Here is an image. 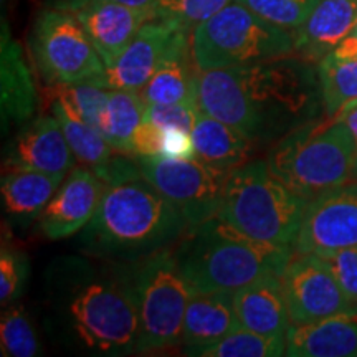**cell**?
Returning <instances> with one entry per match:
<instances>
[{
  "mask_svg": "<svg viewBox=\"0 0 357 357\" xmlns=\"http://www.w3.org/2000/svg\"><path fill=\"white\" fill-rule=\"evenodd\" d=\"M75 154L53 114H43L22 128L8 147L7 171H35L66 177Z\"/></svg>",
  "mask_w": 357,
  "mask_h": 357,
  "instance_id": "16",
  "label": "cell"
},
{
  "mask_svg": "<svg viewBox=\"0 0 357 357\" xmlns=\"http://www.w3.org/2000/svg\"><path fill=\"white\" fill-rule=\"evenodd\" d=\"M0 354L7 357H33L40 352V341L35 328L20 305L3 307L0 319Z\"/></svg>",
  "mask_w": 357,
  "mask_h": 357,
  "instance_id": "29",
  "label": "cell"
},
{
  "mask_svg": "<svg viewBox=\"0 0 357 357\" xmlns=\"http://www.w3.org/2000/svg\"><path fill=\"white\" fill-rule=\"evenodd\" d=\"M306 205L273 176L266 159H255L229 174L218 217L261 242L293 247Z\"/></svg>",
  "mask_w": 357,
  "mask_h": 357,
  "instance_id": "6",
  "label": "cell"
},
{
  "mask_svg": "<svg viewBox=\"0 0 357 357\" xmlns=\"http://www.w3.org/2000/svg\"><path fill=\"white\" fill-rule=\"evenodd\" d=\"M162 155L174 159H192L195 158V146L192 132L181 128L164 129Z\"/></svg>",
  "mask_w": 357,
  "mask_h": 357,
  "instance_id": "37",
  "label": "cell"
},
{
  "mask_svg": "<svg viewBox=\"0 0 357 357\" xmlns=\"http://www.w3.org/2000/svg\"><path fill=\"white\" fill-rule=\"evenodd\" d=\"M357 245V181L307 200L294 253H329Z\"/></svg>",
  "mask_w": 357,
  "mask_h": 357,
  "instance_id": "13",
  "label": "cell"
},
{
  "mask_svg": "<svg viewBox=\"0 0 357 357\" xmlns=\"http://www.w3.org/2000/svg\"><path fill=\"white\" fill-rule=\"evenodd\" d=\"M280 29L294 32L319 0H236Z\"/></svg>",
  "mask_w": 357,
  "mask_h": 357,
  "instance_id": "31",
  "label": "cell"
},
{
  "mask_svg": "<svg viewBox=\"0 0 357 357\" xmlns=\"http://www.w3.org/2000/svg\"><path fill=\"white\" fill-rule=\"evenodd\" d=\"M291 56L235 66L252 116V139L258 147L278 142L314 121L321 101L318 73L314 78L307 61Z\"/></svg>",
  "mask_w": 357,
  "mask_h": 357,
  "instance_id": "5",
  "label": "cell"
},
{
  "mask_svg": "<svg viewBox=\"0 0 357 357\" xmlns=\"http://www.w3.org/2000/svg\"><path fill=\"white\" fill-rule=\"evenodd\" d=\"M70 12L82 24L106 66L121 55L141 26L155 17L153 7H131L109 0H88Z\"/></svg>",
  "mask_w": 357,
  "mask_h": 357,
  "instance_id": "15",
  "label": "cell"
},
{
  "mask_svg": "<svg viewBox=\"0 0 357 357\" xmlns=\"http://www.w3.org/2000/svg\"><path fill=\"white\" fill-rule=\"evenodd\" d=\"M339 119H341V121L344 123L347 128H349V131L352 132V136H354V141L357 144V108L349 111V113H346L342 118H339Z\"/></svg>",
  "mask_w": 357,
  "mask_h": 357,
  "instance_id": "40",
  "label": "cell"
},
{
  "mask_svg": "<svg viewBox=\"0 0 357 357\" xmlns=\"http://www.w3.org/2000/svg\"><path fill=\"white\" fill-rule=\"evenodd\" d=\"M316 255V253H314ZM326 265L331 268L339 287L349 301L351 312L357 318V245L356 247L321 253Z\"/></svg>",
  "mask_w": 357,
  "mask_h": 357,
  "instance_id": "34",
  "label": "cell"
},
{
  "mask_svg": "<svg viewBox=\"0 0 357 357\" xmlns=\"http://www.w3.org/2000/svg\"><path fill=\"white\" fill-rule=\"evenodd\" d=\"M105 184L91 169L73 167L53 195L38 227L43 236L61 240L83 230L100 207Z\"/></svg>",
  "mask_w": 357,
  "mask_h": 357,
  "instance_id": "14",
  "label": "cell"
},
{
  "mask_svg": "<svg viewBox=\"0 0 357 357\" xmlns=\"http://www.w3.org/2000/svg\"><path fill=\"white\" fill-rule=\"evenodd\" d=\"M189 38L190 30L178 22L154 17L141 26L121 55L91 83L106 89L139 91L167 56Z\"/></svg>",
  "mask_w": 357,
  "mask_h": 357,
  "instance_id": "12",
  "label": "cell"
},
{
  "mask_svg": "<svg viewBox=\"0 0 357 357\" xmlns=\"http://www.w3.org/2000/svg\"><path fill=\"white\" fill-rule=\"evenodd\" d=\"M357 22V0H319L293 32L294 55L318 65L347 38Z\"/></svg>",
  "mask_w": 357,
  "mask_h": 357,
  "instance_id": "18",
  "label": "cell"
},
{
  "mask_svg": "<svg viewBox=\"0 0 357 357\" xmlns=\"http://www.w3.org/2000/svg\"><path fill=\"white\" fill-rule=\"evenodd\" d=\"M238 328L234 291L194 293L187 305L182 326V354L213 344Z\"/></svg>",
  "mask_w": 357,
  "mask_h": 357,
  "instance_id": "20",
  "label": "cell"
},
{
  "mask_svg": "<svg viewBox=\"0 0 357 357\" xmlns=\"http://www.w3.org/2000/svg\"><path fill=\"white\" fill-rule=\"evenodd\" d=\"M336 58H354L357 56V22L352 29V32L347 35V38L331 53Z\"/></svg>",
  "mask_w": 357,
  "mask_h": 357,
  "instance_id": "39",
  "label": "cell"
},
{
  "mask_svg": "<svg viewBox=\"0 0 357 357\" xmlns=\"http://www.w3.org/2000/svg\"><path fill=\"white\" fill-rule=\"evenodd\" d=\"M45 288L48 323L63 344L93 356L137 354L139 318L128 263L98 266L63 257L48 268Z\"/></svg>",
  "mask_w": 357,
  "mask_h": 357,
  "instance_id": "1",
  "label": "cell"
},
{
  "mask_svg": "<svg viewBox=\"0 0 357 357\" xmlns=\"http://www.w3.org/2000/svg\"><path fill=\"white\" fill-rule=\"evenodd\" d=\"M3 6H6V0H2V7H3Z\"/></svg>",
  "mask_w": 357,
  "mask_h": 357,
  "instance_id": "42",
  "label": "cell"
},
{
  "mask_svg": "<svg viewBox=\"0 0 357 357\" xmlns=\"http://www.w3.org/2000/svg\"><path fill=\"white\" fill-rule=\"evenodd\" d=\"M190 50L197 70L231 68L291 56L294 38L234 0L192 30Z\"/></svg>",
  "mask_w": 357,
  "mask_h": 357,
  "instance_id": "7",
  "label": "cell"
},
{
  "mask_svg": "<svg viewBox=\"0 0 357 357\" xmlns=\"http://www.w3.org/2000/svg\"><path fill=\"white\" fill-rule=\"evenodd\" d=\"M174 252L192 294L236 291L268 273L281 276L294 255L293 247L253 238L218 215L189 227Z\"/></svg>",
  "mask_w": 357,
  "mask_h": 357,
  "instance_id": "3",
  "label": "cell"
},
{
  "mask_svg": "<svg viewBox=\"0 0 357 357\" xmlns=\"http://www.w3.org/2000/svg\"><path fill=\"white\" fill-rule=\"evenodd\" d=\"M240 326L263 336L287 337L291 326L281 276L268 273L234 291Z\"/></svg>",
  "mask_w": 357,
  "mask_h": 357,
  "instance_id": "19",
  "label": "cell"
},
{
  "mask_svg": "<svg viewBox=\"0 0 357 357\" xmlns=\"http://www.w3.org/2000/svg\"><path fill=\"white\" fill-rule=\"evenodd\" d=\"M281 283L291 324L352 314L336 276L319 255L294 253L281 275Z\"/></svg>",
  "mask_w": 357,
  "mask_h": 357,
  "instance_id": "11",
  "label": "cell"
},
{
  "mask_svg": "<svg viewBox=\"0 0 357 357\" xmlns=\"http://www.w3.org/2000/svg\"><path fill=\"white\" fill-rule=\"evenodd\" d=\"M316 73L326 118L339 119L357 108V56L328 55L318 63Z\"/></svg>",
  "mask_w": 357,
  "mask_h": 357,
  "instance_id": "25",
  "label": "cell"
},
{
  "mask_svg": "<svg viewBox=\"0 0 357 357\" xmlns=\"http://www.w3.org/2000/svg\"><path fill=\"white\" fill-rule=\"evenodd\" d=\"M164 129L142 121L132 134L131 155H162Z\"/></svg>",
  "mask_w": 357,
  "mask_h": 357,
  "instance_id": "36",
  "label": "cell"
},
{
  "mask_svg": "<svg viewBox=\"0 0 357 357\" xmlns=\"http://www.w3.org/2000/svg\"><path fill=\"white\" fill-rule=\"evenodd\" d=\"M144 178L177 208L187 225L195 227L218 215L227 177L199 158L132 155Z\"/></svg>",
  "mask_w": 357,
  "mask_h": 357,
  "instance_id": "10",
  "label": "cell"
},
{
  "mask_svg": "<svg viewBox=\"0 0 357 357\" xmlns=\"http://www.w3.org/2000/svg\"><path fill=\"white\" fill-rule=\"evenodd\" d=\"M83 2H88V0H52L50 7L70 12ZM109 2H119V3H124V6H131V7H153L155 0H109Z\"/></svg>",
  "mask_w": 357,
  "mask_h": 357,
  "instance_id": "38",
  "label": "cell"
},
{
  "mask_svg": "<svg viewBox=\"0 0 357 357\" xmlns=\"http://www.w3.org/2000/svg\"><path fill=\"white\" fill-rule=\"evenodd\" d=\"M146 102L139 91L109 89L108 100L100 114V131L118 153L131 154V139L144 121Z\"/></svg>",
  "mask_w": 357,
  "mask_h": 357,
  "instance_id": "27",
  "label": "cell"
},
{
  "mask_svg": "<svg viewBox=\"0 0 357 357\" xmlns=\"http://www.w3.org/2000/svg\"><path fill=\"white\" fill-rule=\"evenodd\" d=\"M289 357H357V318L337 314L306 324H291L287 333Z\"/></svg>",
  "mask_w": 357,
  "mask_h": 357,
  "instance_id": "21",
  "label": "cell"
},
{
  "mask_svg": "<svg viewBox=\"0 0 357 357\" xmlns=\"http://www.w3.org/2000/svg\"><path fill=\"white\" fill-rule=\"evenodd\" d=\"M30 45L35 65L48 86L93 82L106 65L71 12L47 7L35 17Z\"/></svg>",
  "mask_w": 357,
  "mask_h": 357,
  "instance_id": "9",
  "label": "cell"
},
{
  "mask_svg": "<svg viewBox=\"0 0 357 357\" xmlns=\"http://www.w3.org/2000/svg\"><path fill=\"white\" fill-rule=\"evenodd\" d=\"M50 88L52 98L63 100L84 121L100 129V114L108 100L109 89L98 86L91 82L77 84H58Z\"/></svg>",
  "mask_w": 357,
  "mask_h": 357,
  "instance_id": "30",
  "label": "cell"
},
{
  "mask_svg": "<svg viewBox=\"0 0 357 357\" xmlns=\"http://www.w3.org/2000/svg\"><path fill=\"white\" fill-rule=\"evenodd\" d=\"M197 105L174 102V105H146L144 121L159 126L160 129L181 128L190 131L195 126L199 116Z\"/></svg>",
  "mask_w": 357,
  "mask_h": 357,
  "instance_id": "35",
  "label": "cell"
},
{
  "mask_svg": "<svg viewBox=\"0 0 357 357\" xmlns=\"http://www.w3.org/2000/svg\"><path fill=\"white\" fill-rule=\"evenodd\" d=\"M29 270L25 253L3 242L0 250V303L3 307L12 305L24 291Z\"/></svg>",
  "mask_w": 357,
  "mask_h": 357,
  "instance_id": "33",
  "label": "cell"
},
{
  "mask_svg": "<svg viewBox=\"0 0 357 357\" xmlns=\"http://www.w3.org/2000/svg\"><path fill=\"white\" fill-rule=\"evenodd\" d=\"M234 0H155L154 13L159 19L176 20L190 32Z\"/></svg>",
  "mask_w": 357,
  "mask_h": 357,
  "instance_id": "32",
  "label": "cell"
},
{
  "mask_svg": "<svg viewBox=\"0 0 357 357\" xmlns=\"http://www.w3.org/2000/svg\"><path fill=\"white\" fill-rule=\"evenodd\" d=\"M185 356L197 357H280L287 356V337L263 336L240 326L213 344L197 347Z\"/></svg>",
  "mask_w": 357,
  "mask_h": 357,
  "instance_id": "28",
  "label": "cell"
},
{
  "mask_svg": "<svg viewBox=\"0 0 357 357\" xmlns=\"http://www.w3.org/2000/svg\"><path fill=\"white\" fill-rule=\"evenodd\" d=\"M354 181H357V159H356V169H354Z\"/></svg>",
  "mask_w": 357,
  "mask_h": 357,
  "instance_id": "41",
  "label": "cell"
},
{
  "mask_svg": "<svg viewBox=\"0 0 357 357\" xmlns=\"http://www.w3.org/2000/svg\"><path fill=\"white\" fill-rule=\"evenodd\" d=\"M192 139L195 158L225 172L247 164L258 147L245 134L202 111H199L197 121L192 129Z\"/></svg>",
  "mask_w": 357,
  "mask_h": 357,
  "instance_id": "23",
  "label": "cell"
},
{
  "mask_svg": "<svg viewBox=\"0 0 357 357\" xmlns=\"http://www.w3.org/2000/svg\"><path fill=\"white\" fill-rule=\"evenodd\" d=\"M357 144L341 119L311 121L275 142L266 164L275 177L311 200L354 177Z\"/></svg>",
  "mask_w": 357,
  "mask_h": 357,
  "instance_id": "4",
  "label": "cell"
},
{
  "mask_svg": "<svg viewBox=\"0 0 357 357\" xmlns=\"http://www.w3.org/2000/svg\"><path fill=\"white\" fill-rule=\"evenodd\" d=\"M52 114L60 124L75 158L91 171L102 166L118 153V151L114 153L100 129L79 118L60 98H52Z\"/></svg>",
  "mask_w": 357,
  "mask_h": 357,
  "instance_id": "26",
  "label": "cell"
},
{
  "mask_svg": "<svg viewBox=\"0 0 357 357\" xmlns=\"http://www.w3.org/2000/svg\"><path fill=\"white\" fill-rule=\"evenodd\" d=\"M128 266L139 318L137 354L178 346L192 291L178 268L174 245Z\"/></svg>",
  "mask_w": 357,
  "mask_h": 357,
  "instance_id": "8",
  "label": "cell"
},
{
  "mask_svg": "<svg viewBox=\"0 0 357 357\" xmlns=\"http://www.w3.org/2000/svg\"><path fill=\"white\" fill-rule=\"evenodd\" d=\"M0 96L3 134L12 126H24L33 118L38 106L33 73L20 43L12 37L6 17H2L0 40Z\"/></svg>",
  "mask_w": 357,
  "mask_h": 357,
  "instance_id": "17",
  "label": "cell"
},
{
  "mask_svg": "<svg viewBox=\"0 0 357 357\" xmlns=\"http://www.w3.org/2000/svg\"><path fill=\"white\" fill-rule=\"evenodd\" d=\"M187 229L177 208L139 174L105 187L79 250L102 261L136 263L176 245Z\"/></svg>",
  "mask_w": 357,
  "mask_h": 357,
  "instance_id": "2",
  "label": "cell"
},
{
  "mask_svg": "<svg viewBox=\"0 0 357 357\" xmlns=\"http://www.w3.org/2000/svg\"><path fill=\"white\" fill-rule=\"evenodd\" d=\"M197 71L189 38L178 45L139 89L142 101L146 105H197Z\"/></svg>",
  "mask_w": 357,
  "mask_h": 357,
  "instance_id": "24",
  "label": "cell"
},
{
  "mask_svg": "<svg viewBox=\"0 0 357 357\" xmlns=\"http://www.w3.org/2000/svg\"><path fill=\"white\" fill-rule=\"evenodd\" d=\"M63 178L35 171H7L2 176V205L8 220L17 227L38 220Z\"/></svg>",
  "mask_w": 357,
  "mask_h": 357,
  "instance_id": "22",
  "label": "cell"
}]
</instances>
